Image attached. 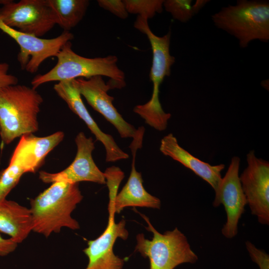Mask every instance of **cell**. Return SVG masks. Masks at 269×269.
Listing matches in <instances>:
<instances>
[{"label": "cell", "instance_id": "26", "mask_svg": "<svg viewBox=\"0 0 269 269\" xmlns=\"http://www.w3.org/2000/svg\"><path fill=\"white\" fill-rule=\"evenodd\" d=\"M209 1L206 0H197L195 3L192 5V10L194 15L199 11Z\"/></svg>", "mask_w": 269, "mask_h": 269}, {"label": "cell", "instance_id": "7", "mask_svg": "<svg viewBox=\"0 0 269 269\" xmlns=\"http://www.w3.org/2000/svg\"><path fill=\"white\" fill-rule=\"evenodd\" d=\"M0 29L18 45L17 60L22 70L31 74L36 72L45 60L56 57L62 46L74 38L71 33L66 31L52 38L38 37L11 27L0 19Z\"/></svg>", "mask_w": 269, "mask_h": 269}, {"label": "cell", "instance_id": "23", "mask_svg": "<svg viewBox=\"0 0 269 269\" xmlns=\"http://www.w3.org/2000/svg\"><path fill=\"white\" fill-rule=\"evenodd\" d=\"M246 247L251 259L256 263L260 269H269V256L264 251L256 248L249 241L245 243Z\"/></svg>", "mask_w": 269, "mask_h": 269}, {"label": "cell", "instance_id": "16", "mask_svg": "<svg viewBox=\"0 0 269 269\" xmlns=\"http://www.w3.org/2000/svg\"><path fill=\"white\" fill-rule=\"evenodd\" d=\"M64 136L59 131L39 137L27 134L22 135L10 158L9 163L20 167L24 172H35L42 164L47 155L62 141Z\"/></svg>", "mask_w": 269, "mask_h": 269}, {"label": "cell", "instance_id": "24", "mask_svg": "<svg viewBox=\"0 0 269 269\" xmlns=\"http://www.w3.org/2000/svg\"><path fill=\"white\" fill-rule=\"evenodd\" d=\"M9 65L0 61V90L3 88L18 84V78L9 72Z\"/></svg>", "mask_w": 269, "mask_h": 269}, {"label": "cell", "instance_id": "19", "mask_svg": "<svg viewBox=\"0 0 269 269\" xmlns=\"http://www.w3.org/2000/svg\"><path fill=\"white\" fill-rule=\"evenodd\" d=\"M56 24L65 31L75 27L85 15L88 0H47Z\"/></svg>", "mask_w": 269, "mask_h": 269}, {"label": "cell", "instance_id": "4", "mask_svg": "<svg viewBox=\"0 0 269 269\" xmlns=\"http://www.w3.org/2000/svg\"><path fill=\"white\" fill-rule=\"evenodd\" d=\"M215 26L236 38L240 47L254 40H269V2L240 0L212 15Z\"/></svg>", "mask_w": 269, "mask_h": 269}, {"label": "cell", "instance_id": "21", "mask_svg": "<svg viewBox=\"0 0 269 269\" xmlns=\"http://www.w3.org/2000/svg\"><path fill=\"white\" fill-rule=\"evenodd\" d=\"M191 0H165L163 6L172 17L181 22H186L194 15Z\"/></svg>", "mask_w": 269, "mask_h": 269}, {"label": "cell", "instance_id": "15", "mask_svg": "<svg viewBox=\"0 0 269 269\" xmlns=\"http://www.w3.org/2000/svg\"><path fill=\"white\" fill-rule=\"evenodd\" d=\"M53 88L70 109L85 122L97 140L104 145L107 162H115L129 157V154L118 145L113 136L104 133L92 118L83 102L75 79L58 82Z\"/></svg>", "mask_w": 269, "mask_h": 269}, {"label": "cell", "instance_id": "3", "mask_svg": "<svg viewBox=\"0 0 269 269\" xmlns=\"http://www.w3.org/2000/svg\"><path fill=\"white\" fill-rule=\"evenodd\" d=\"M43 98L32 87L15 84L0 90V136L10 143L22 135L38 130V115Z\"/></svg>", "mask_w": 269, "mask_h": 269}, {"label": "cell", "instance_id": "25", "mask_svg": "<svg viewBox=\"0 0 269 269\" xmlns=\"http://www.w3.org/2000/svg\"><path fill=\"white\" fill-rule=\"evenodd\" d=\"M17 245L12 239H5L0 235V257L6 256L14 252Z\"/></svg>", "mask_w": 269, "mask_h": 269}, {"label": "cell", "instance_id": "13", "mask_svg": "<svg viewBox=\"0 0 269 269\" xmlns=\"http://www.w3.org/2000/svg\"><path fill=\"white\" fill-rule=\"evenodd\" d=\"M144 128L139 127L129 146L132 154L131 171L128 180L120 192L118 189L109 190L113 198L114 211L120 213L128 207H147L159 209L161 202L159 198L151 195L144 189L141 174L135 168V156L138 149L142 146Z\"/></svg>", "mask_w": 269, "mask_h": 269}, {"label": "cell", "instance_id": "14", "mask_svg": "<svg viewBox=\"0 0 269 269\" xmlns=\"http://www.w3.org/2000/svg\"><path fill=\"white\" fill-rule=\"evenodd\" d=\"M75 81L81 96L116 128L121 137L133 138L134 136L137 129L126 122L113 105L114 98L108 94L112 88L109 83H105L102 76L78 78Z\"/></svg>", "mask_w": 269, "mask_h": 269}, {"label": "cell", "instance_id": "11", "mask_svg": "<svg viewBox=\"0 0 269 269\" xmlns=\"http://www.w3.org/2000/svg\"><path fill=\"white\" fill-rule=\"evenodd\" d=\"M147 21V18L138 15L134 23V28L147 36L152 51L149 77L153 83V91L150 100L143 106L149 112L158 113L163 110L159 99V87L165 77L170 75L175 57L169 52L170 31L163 36H158L151 30Z\"/></svg>", "mask_w": 269, "mask_h": 269}, {"label": "cell", "instance_id": "6", "mask_svg": "<svg viewBox=\"0 0 269 269\" xmlns=\"http://www.w3.org/2000/svg\"><path fill=\"white\" fill-rule=\"evenodd\" d=\"M0 4V19L23 33L41 37L56 25L47 0H1Z\"/></svg>", "mask_w": 269, "mask_h": 269}, {"label": "cell", "instance_id": "2", "mask_svg": "<svg viewBox=\"0 0 269 269\" xmlns=\"http://www.w3.org/2000/svg\"><path fill=\"white\" fill-rule=\"evenodd\" d=\"M55 57L57 63L51 69L33 78L31 82L33 88L36 89L48 82L88 79L96 76L110 78L111 82L108 83L112 89L126 86L125 74L118 67V58L115 55L93 58L83 57L72 50L70 41L62 46Z\"/></svg>", "mask_w": 269, "mask_h": 269}, {"label": "cell", "instance_id": "22", "mask_svg": "<svg viewBox=\"0 0 269 269\" xmlns=\"http://www.w3.org/2000/svg\"><path fill=\"white\" fill-rule=\"evenodd\" d=\"M97 2L101 7L121 19H126L128 17L129 13L123 0H98Z\"/></svg>", "mask_w": 269, "mask_h": 269}, {"label": "cell", "instance_id": "8", "mask_svg": "<svg viewBox=\"0 0 269 269\" xmlns=\"http://www.w3.org/2000/svg\"><path fill=\"white\" fill-rule=\"evenodd\" d=\"M247 166L239 176L251 213L258 222L269 224V162L258 158L254 150L247 154Z\"/></svg>", "mask_w": 269, "mask_h": 269}, {"label": "cell", "instance_id": "9", "mask_svg": "<svg viewBox=\"0 0 269 269\" xmlns=\"http://www.w3.org/2000/svg\"><path fill=\"white\" fill-rule=\"evenodd\" d=\"M240 158L238 156L232 158L225 175L215 191L213 202L214 207L222 204L225 208L227 221L221 232L227 239H232L238 233L239 220L245 212L247 204L246 196L243 191L239 178Z\"/></svg>", "mask_w": 269, "mask_h": 269}, {"label": "cell", "instance_id": "1", "mask_svg": "<svg viewBox=\"0 0 269 269\" xmlns=\"http://www.w3.org/2000/svg\"><path fill=\"white\" fill-rule=\"evenodd\" d=\"M79 183L55 182L30 201L32 231L45 237L59 233L63 227L79 229L71 217L83 199Z\"/></svg>", "mask_w": 269, "mask_h": 269}, {"label": "cell", "instance_id": "5", "mask_svg": "<svg viewBox=\"0 0 269 269\" xmlns=\"http://www.w3.org/2000/svg\"><path fill=\"white\" fill-rule=\"evenodd\" d=\"M147 224L146 229L152 233L151 240L143 234L136 236L134 251L149 261V269H174L184 263H195L198 257L191 249L186 237L177 228L163 234L158 232L148 218L139 213Z\"/></svg>", "mask_w": 269, "mask_h": 269}, {"label": "cell", "instance_id": "12", "mask_svg": "<svg viewBox=\"0 0 269 269\" xmlns=\"http://www.w3.org/2000/svg\"><path fill=\"white\" fill-rule=\"evenodd\" d=\"M108 210V222L105 230L97 238L89 241L87 247L83 251L88 259L85 269H122L123 268L125 260L114 254L113 247L118 238L126 240L129 233L125 228L124 219L117 223L115 222V212L111 200H109Z\"/></svg>", "mask_w": 269, "mask_h": 269}, {"label": "cell", "instance_id": "18", "mask_svg": "<svg viewBox=\"0 0 269 269\" xmlns=\"http://www.w3.org/2000/svg\"><path fill=\"white\" fill-rule=\"evenodd\" d=\"M32 231L30 209L6 198L0 200V232L21 243Z\"/></svg>", "mask_w": 269, "mask_h": 269}, {"label": "cell", "instance_id": "10", "mask_svg": "<svg viewBox=\"0 0 269 269\" xmlns=\"http://www.w3.org/2000/svg\"><path fill=\"white\" fill-rule=\"evenodd\" d=\"M75 140L77 150L72 163L66 169L57 173L41 171L39 172V178L45 183L55 182L79 183L81 181H90L106 184L104 172L100 170L92 157V151L95 149L92 138L87 137L83 132H80Z\"/></svg>", "mask_w": 269, "mask_h": 269}, {"label": "cell", "instance_id": "20", "mask_svg": "<svg viewBox=\"0 0 269 269\" xmlns=\"http://www.w3.org/2000/svg\"><path fill=\"white\" fill-rule=\"evenodd\" d=\"M128 13L137 14L147 19L163 10V0H124Z\"/></svg>", "mask_w": 269, "mask_h": 269}, {"label": "cell", "instance_id": "17", "mask_svg": "<svg viewBox=\"0 0 269 269\" xmlns=\"http://www.w3.org/2000/svg\"><path fill=\"white\" fill-rule=\"evenodd\" d=\"M159 150L164 155L180 162L208 183L214 191L217 190L222 180L224 164L212 165L194 156L180 146L172 134L161 139Z\"/></svg>", "mask_w": 269, "mask_h": 269}]
</instances>
